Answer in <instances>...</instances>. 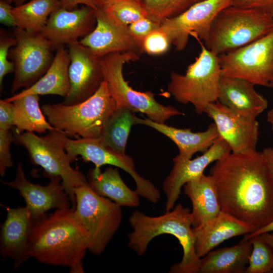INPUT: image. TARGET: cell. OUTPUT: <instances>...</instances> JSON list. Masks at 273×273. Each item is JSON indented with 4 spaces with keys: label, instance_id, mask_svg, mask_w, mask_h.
Masks as SVG:
<instances>
[{
    "label": "cell",
    "instance_id": "obj_28",
    "mask_svg": "<svg viewBox=\"0 0 273 273\" xmlns=\"http://www.w3.org/2000/svg\"><path fill=\"white\" fill-rule=\"evenodd\" d=\"M39 96L27 95L10 102L14 105V126H15L16 132L23 133L25 131L42 133L47 130H58L46 119L39 107Z\"/></svg>",
    "mask_w": 273,
    "mask_h": 273
},
{
    "label": "cell",
    "instance_id": "obj_8",
    "mask_svg": "<svg viewBox=\"0 0 273 273\" xmlns=\"http://www.w3.org/2000/svg\"><path fill=\"white\" fill-rule=\"evenodd\" d=\"M139 58L136 52L114 53L101 57L100 62L104 80L117 108L125 107L134 112L145 114L152 121L165 123L171 117L184 115L176 108L159 103L151 92L137 91L131 87L123 74L126 63Z\"/></svg>",
    "mask_w": 273,
    "mask_h": 273
},
{
    "label": "cell",
    "instance_id": "obj_12",
    "mask_svg": "<svg viewBox=\"0 0 273 273\" xmlns=\"http://www.w3.org/2000/svg\"><path fill=\"white\" fill-rule=\"evenodd\" d=\"M65 149L73 161L80 156L84 161L93 163L97 169H101V166L106 165L122 169L133 179L136 185L135 190L140 196L153 204H156L160 199L159 189L150 180L138 173L132 158L106 146L100 138H79L74 140L68 138Z\"/></svg>",
    "mask_w": 273,
    "mask_h": 273
},
{
    "label": "cell",
    "instance_id": "obj_17",
    "mask_svg": "<svg viewBox=\"0 0 273 273\" xmlns=\"http://www.w3.org/2000/svg\"><path fill=\"white\" fill-rule=\"evenodd\" d=\"M230 152L229 145L220 137L207 151L193 159H182L178 156L174 157L172 168L162 184L166 197L165 211L174 207L181 188L187 183L204 174L209 165Z\"/></svg>",
    "mask_w": 273,
    "mask_h": 273
},
{
    "label": "cell",
    "instance_id": "obj_29",
    "mask_svg": "<svg viewBox=\"0 0 273 273\" xmlns=\"http://www.w3.org/2000/svg\"><path fill=\"white\" fill-rule=\"evenodd\" d=\"M61 7L59 0H31L13 7L11 12L17 27L39 33L45 27L51 14Z\"/></svg>",
    "mask_w": 273,
    "mask_h": 273
},
{
    "label": "cell",
    "instance_id": "obj_40",
    "mask_svg": "<svg viewBox=\"0 0 273 273\" xmlns=\"http://www.w3.org/2000/svg\"><path fill=\"white\" fill-rule=\"evenodd\" d=\"M13 7L6 0H0V22L8 27H17L15 20L12 14Z\"/></svg>",
    "mask_w": 273,
    "mask_h": 273
},
{
    "label": "cell",
    "instance_id": "obj_48",
    "mask_svg": "<svg viewBox=\"0 0 273 273\" xmlns=\"http://www.w3.org/2000/svg\"><path fill=\"white\" fill-rule=\"evenodd\" d=\"M269 13L273 17V8L269 11Z\"/></svg>",
    "mask_w": 273,
    "mask_h": 273
},
{
    "label": "cell",
    "instance_id": "obj_35",
    "mask_svg": "<svg viewBox=\"0 0 273 273\" xmlns=\"http://www.w3.org/2000/svg\"><path fill=\"white\" fill-rule=\"evenodd\" d=\"M160 23L149 17L140 19L128 26L129 31L141 51L144 39L152 32L159 28Z\"/></svg>",
    "mask_w": 273,
    "mask_h": 273
},
{
    "label": "cell",
    "instance_id": "obj_23",
    "mask_svg": "<svg viewBox=\"0 0 273 273\" xmlns=\"http://www.w3.org/2000/svg\"><path fill=\"white\" fill-rule=\"evenodd\" d=\"M138 124L149 126L169 138L178 148L177 156L185 159H191L197 152L204 153L220 138L214 123L200 132H193L191 128H176L149 118H139Z\"/></svg>",
    "mask_w": 273,
    "mask_h": 273
},
{
    "label": "cell",
    "instance_id": "obj_7",
    "mask_svg": "<svg viewBox=\"0 0 273 273\" xmlns=\"http://www.w3.org/2000/svg\"><path fill=\"white\" fill-rule=\"evenodd\" d=\"M201 50L184 74L172 71L168 92L183 104H192L198 114L218 100L221 76L218 56L201 43Z\"/></svg>",
    "mask_w": 273,
    "mask_h": 273
},
{
    "label": "cell",
    "instance_id": "obj_25",
    "mask_svg": "<svg viewBox=\"0 0 273 273\" xmlns=\"http://www.w3.org/2000/svg\"><path fill=\"white\" fill-rule=\"evenodd\" d=\"M70 58L68 50L58 48L54 60L46 73L34 84L19 93L5 99L11 100L27 95H55L65 98L70 89L68 68Z\"/></svg>",
    "mask_w": 273,
    "mask_h": 273
},
{
    "label": "cell",
    "instance_id": "obj_27",
    "mask_svg": "<svg viewBox=\"0 0 273 273\" xmlns=\"http://www.w3.org/2000/svg\"><path fill=\"white\" fill-rule=\"evenodd\" d=\"M90 187L100 196L107 198L120 206L136 207L140 205L139 195L130 189L123 180L117 167L94 168L88 176Z\"/></svg>",
    "mask_w": 273,
    "mask_h": 273
},
{
    "label": "cell",
    "instance_id": "obj_20",
    "mask_svg": "<svg viewBox=\"0 0 273 273\" xmlns=\"http://www.w3.org/2000/svg\"><path fill=\"white\" fill-rule=\"evenodd\" d=\"M95 28L79 40L80 44L99 58L114 53L141 52L128 27L113 22L101 8L95 10Z\"/></svg>",
    "mask_w": 273,
    "mask_h": 273
},
{
    "label": "cell",
    "instance_id": "obj_30",
    "mask_svg": "<svg viewBox=\"0 0 273 273\" xmlns=\"http://www.w3.org/2000/svg\"><path fill=\"white\" fill-rule=\"evenodd\" d=\"M135 113L127 108H117L104 127L100 137L103 144L120 153L125 154L131 127L138 124L139 117Z\"/></svg>",
    "mask_w": 273,
    "mask_h": 273
},
{
    "label": "cell",
    "instance_id": "obj_43",
    "mask_svg": "<svg viewBox=\"0 0 273 273\" xmlns=\"http://www.w3.org/2000/svg\"><path fill=\"white\" fill-rule=\"evenodd\" d=\"M271 232H273V221H271L267 225L264 226L263 228L257 231H256L252 233L248 234H246L244 235V237L242 240V241L247 240L253 236L261 234L264 233Z\"/></svg>",
    "mask_w": 273,
    "mask_h": 273
},
{
    "label": "cell",
    "instance_id": "obj_32",
    "mask_svg": "<svg viewBox=\"0 0 273 273\" xmlns=\"http://www.w3.org/2000/svg\"><path fill=\"white\" fill-rule=\"evenodd\" d=\"M248 240L252 243V249L245 273H272V247L261 234L253 236Z\"/></svg>",
    "mask_w": 273,
    "mask_h": 273
},
{
    "label": "cell",
    "instance_id": "obj_42",
    "mask_svg": "<svg viewBox=\"0 0 273 273\" xmlns=\"http://www.w3.org/2000/svg\"><path fill=\"white\" fill-rule=\"evenodd\" d=\"M261 153L273 181V147L265 148Z\"/></svg>",
    "mask_w": 273,
    "mask_h": 273
},
{
    "label": "cell",
    "instance_id": "obj_15",
    "mask_svg": "<svg viewBox=\"0 0 273 273\" xmlns=\"http://www.w3.org/2000/svg\"><path fill=\"white\" fill-rule=\"evenodd\" d=\"M204 113L213 120L219 136L231 152L242 153L256 150L259 136L256 119L244 117L218 101L209 104Z\"/></svg>",
    "mask_w": 273,
    "mask_h": 273
},
{
    "label": "cell",
    "instance_id": "obj_36",
    "mask_svg": "<svg viewBox=\"0 0 273 273\" xmlns=\"http://www.w3.org/2000/svg\"><path fill=\"white\" fill-rule=\"evenodd\" d=\"M16 44L15 37L1 35L0 39V85L1 90L3 87L4 77L8 74L14 72L15 67L13 62L8 60L10 48Z\"/></svg>",
    "mask_w": 273,
    "mask_h": 273
},
{
    "label": "cell",
    "instance_id": "obj_10",
    "mask_svg": "<svg viewBox=\"0 0 273 273\" xmlns=\"http://www.w3.org/2000/svg\"><path fill=\"white\" fill-rule=\"evenodd\" d=\"M222 76L273 88V29L256 40L218 56Z\"/></svg>",
    "mask_w": 273,
    "mask_h": 273
},
{
    "label": "cell",
    "instance_id": "obj_11",
    "mask_svg": "<svg viewBox=\"0 0 273 273\" xmlns=\"http://www.w3.org/2000/svg\"><path fill=\"white\" fill-rule=\"evenodd\" d=\"M16 44L9 51L15 67L11 88L14 94L20 88H27L38 81L47 71L56 50L52 43L40 33H33L15 27Z\"/></svg>",
    "mask_w": 273,
    "mask_h": 273
},
{
    "label": "cell",
    "instance_id": "obj_44",
    "mask_svg": "<svg viewBox=\"0 0 273 273\" xmlns=\"http://www.w3.org/2000/svg\"><path fill=\"white\" fill-rule=\"evenodd\" d=\"M261 235L265 241L268 243L273 249V233L267 232L261 234Z\"/></svg>",
    "mask_w": 273,
    "mask_h": 273
},
{
    "label": "cell",
    "instance_id": "obj_47",
    "mask_svg": "<svg viewBox=\"0 0 273 273\" xmlns=\"http://www.w3.org/2000/svg\"><path fill=\"white\" fill-rule=\"evenodd\" d=\"M26 0H13V2L15 4V6H19L25 3Z\"/></svg>",
    "mask_w": 273,
    "mask_h": 273
},
{
    "label": "cell",
    "instance_id": "obj_38",
    "mask_svg": "<svg viewBox=\"0 0 273 273\" xmlns=\"http://www.w3.org/2000/svg\"><path fill=\"white\" fill-rule=\"evenodd\" d=\"M14 126V105L12 102L0 101V130H11Z\"/></svg>",
    "mask_w": 273,
    "mask_h": 273
},
{
    "label": "cell",
    "instance_id": "obj_9",
    "mask_svg": "<svg viewBox=\"0 0 273 273\" xmlns=\"http://www.w3.org/2000/svg\"><path fill=\"white\" fill-rule=\"evenodd\" d=\"M75 210L88 233V251L100 256L118 230L122 219L121 207L100 196L89 184L75 189Z\"/></svg>",
    "mask_w": 273,
    "mask_h": 273
},
{
    "label": "cell",
    "instance_id": "obj_24",
    "mask_svg": "<svg viewBox=\"0 0 273 273\" xmlns=\"http://www.w3.org/2000/svg\"><path fill=\"white\" fill-rule=\"evenodd\" d=\"M184 193L191 201L193 228L197 227L212 219L221 211L216 186L209 174H202L187 183Z\"/></svg>",
    "mask_w": 273,
    "mask_h": 273
},
{
    "label": "cell",
    "instance_id": "obj_13",
    "mask_svg": "<svg viewBox=\"0 0 273 273\" xmlns=\"http://www.w3.org/2000/svg\"><path fill=\"white\" fill-rule=\"evenodd\" d=\"M232 4V0H203L181 14L164 20L159 29L167 35L177 51H183L190 36L204 41L214 18Z\"/></svg>",
    "mask_w": 273,
    "mask_h": 273
},
{
    "label": "cell",
    "instance_id": "obj_45",
    "mask_svg": "<svg viewBox=\"0 0 273 273\" xmlns=\"http://www.w3.org/2000/svg\"><path fill=\"white\" fill-rule=\"evenodd\" d=\"M266 120L270 124L273 132V108L268 111Z\"/></svg>",
    "mask_w": 273,
    "mask_h": 273
},
{
    "label": "cell",
    "instance_id": "obj_1",
    "mask_svg": "<svg viewBox=\"0 0 273 273\" xmlns=\"http://www.w3.org/2000/svg\"><path fill=\"white\" fill-rule=\"evenodd\" d=\"M209 174L222 211L255 231L273 221V181L261 152H230L214 162Z\"/></svg>",
    "mask_w": 273,
    "mask_h": 273
},
{
    "label": "cell",
    "instance_id": "obj_33",
    "mask_svg": "<svg viewBox=\"0 0 273 273\" xmlns=\"http://www.w3.org/2000/svg\"><path fill=\"white\" fill-rule=\"evenodd\" d=\"M203 0H143L148 16L161 23L184 12Z\"/></svg>",
    "mask_w": 273,
    "mask_h": 273
},
{
    "label": "cell",
    "instance_id": "obj_3",
    "mask_svg": "<svg viewBox=\"0 0 273 273\" xmlns=\"http://www.w3.org/2000/svg\"><path fill=\"white\" fill-rule=\"evenodd\" d=\"M132 231L128 235V247L139 256L144 255L150 242L155 237L168 234L181 245L183 255L180 262L170 268V273H198L200 258L195 250L191 211L182 204L156 216L135 210L129 217Z\"/></svg>",
    "mask_w": 273,
    "mask_h": 273
},
{
    "label": "cell",
    "instance_id": "obj_37",
    "mask_svg": "<svg viewBox=\"0 0 273 273\" xmlns=\"http://www.w3.org/2000/svg\"><path fill=\"white\" fill-rule=\"evenodd\" d=\"M14 133L11 130H0V175L6 174L7 169L12 166L13 162L10 152Z\"/></svg>",
    "mask_w": 273,
    "mask_h": 273
},
{
    "label": "cell",
    "instance_id": "obj_16",
    "mask_svg": "<svg viewBox=\"0 0 273 273\" xmlns=\"http://www.w3.org/2000/svg\"><path fill=\"white\" fill-rule=\"evenodd\" d=\"M50 179L47 186L31 183L26 178L22 165L19 163L15 179L2 182L19 192L35 222L46 216V212L50 209L69 208L70 206L71 201L62 186L61 178L55 176Z\"/></svg>",
    "mask_w": 273,
    "mask_h": 273
},
{
    "label": "cell",
    "instance_id": "obj_39",
    "mask_svg": "<svg viewBox=\"0 0 273 273\" xmlns=\"http://www.w3.org/2000/svg\"><path fill=\"white\" fill-rule=\"evenodd\" d=\"M232 5L235 7L257 9L267 12L273 8V0H232Z\"/></svg>",
    "mask_w": 273,
    "mask_h": 273
},
{
    "label": "cell",
    "instance_id": "obj_5",
    "mask_svg": "<svg viewBox=\"0 0 273 273\" xmlns=\"http://www.w3.org/2000/svg\"><path fill=\"white\" fill-rule=\"evenodd\" d=\"M272 29L273 17L268 12L231 5L214 18L204 45L219 56L246 46Z\"/></svg>",
    "mask_w": 273,
    "mask_h": 273
},
{
    "label": "cell",
    "instance_id": "obj_4",
    "mask_svg": "<svg viewBox=\"0 0 273 273\" xmlns=\"http://www.w3.org/2000/svg\"><path fill=\"white\" fill-rule=\"evenodd\" d=\"M117 107L104 80L98 90L83 102L72 105L46 104L41 108L51 125L67 135L99 138Z\"/></svg>",
    "mask_w": 273,
    "mask_h": 273
},
{
    "label": "cell",
    "instance_id": "obj_21",
    "mask_svg": "<svg viewBox=\"0 0 273 273\" xmlns=\"http://www.w3.org/2000/svg\"><path fill=\"white\" fill-rule=\"evenodd\" d=\"M254 86L243 78L221 75L217 101L244 117L256 119L267 108L268 102Z\"/></svg>",
    "mask_w": 273,
    "mask_h": 273
},
{
    "label": "cell",
    "instance_id": "obj_18",
    "mask_svg": "<svg viewBox=\"0 0 273 273\" xmlns=\"http://www.w3.org/2000/svg\"><path fill=\"white\" fill-rule=\"evenodd\" d=\"M95 10L83 6L72 10L60 7L50 15L40 33L49 40L56 50L78 41L95 28Z\"/></svg>",
    "mask_w": 273,
    "mask_h": 273
},
{
    "label": "cell",
    "instance_id": "obj_14",
    "mask_svg": "<svg viewBox=\"0 0 273 273\" xmlns=\"http://www.w3.org/2000/svg\"><path fill=\"white\" fill-rule=\"evenodd\" d=\"M68 46L70 58L68 68L70 89L64 101L76 104L92 96L104 81L100 59L78 41Z\"/></svg>",
    "mask_w": 273,
    "mask_h": 273
},
{
    "label": "cell",
    "instance_id": "obj_34",
    "mask_svg": "<svg viewBox=\"0 0 273 273\" xmlns=\"http://www.w3.org/2000/svg\"><path fill=\"white\" fill-rule=\"evenodd\" d=\"M170 44L167 35L158 28L144 39L142 50L149 55H161L168 51Z\"/></svg>",
    "mask_w": 273,
    "mask_h": 273
},
{
    "label": "cell",
    "instance_id": "obj_41",
    "mask_svg": "<svg viewBox=\"0 0 273 273\" xmlns=\"http://www.w3.org/2000/svg\"><path fill=\"white\" fill-rule=\"evenodd\" d=\"M61 7L67 10H72L78 5L89 7L95 10L98 9L94 0H59Z\"/></svg>",
    "mask_w": 273,
    "mask_h": 273
},
{
    "label": "cell",
    "instance_id": "obj_6",
    "mask_svg": "<svg viewBox=\"0 0 273 273\" xmlns=\"http://www.w3.org/2000/svg\"><path fill=\"white\" fill-rule=\"evenodd\" d=\"M49 131L44 136H38L33 132L14 131V142L27 150L31 162L41 166L46 176L61 178L72 207H75V189L88 184V181L82 173L71 165L73 161L65 149L67 134L59 130Z\"/></svg>",
    "mask_w": 273,
    "mask_h": 273
},
{
    "label": "cell",
    "instance_id": "obj_22",
    "mask_svg": "<svg viewBox=\"0 0 273 273\" xmlns=\"http://www.w3.org/2000/svg\"><path fill=\"white\" fill-rule=\"evenodd\" d=\"M195 250L201 258L225 240L255 231L253 226L222 210L217 216L193 228Z\"/></svg>",
    "mask_w": 273,
    "mask_h": 273
},
{
    "label": "cell",
    "instance_id": "obj_2",
    "mask_svg": "<svg viewBox=\"0 0 273 273\" xmlns=\"http://www.w3.org/2000/svg\"><path fill=\"white\" fill-rule=\"evenodd\" d=\"M88 245V233L75 208L59 209L35 222L28 255L40 263L68 267L71 273H83Z\"/></svg>",
    "mask_w": 273,
    "mask_h": 273
},
{
    "label": "cell",
    "instance_id": "obj_19",
    "mask_svg": "<svg viewBox=\"0 0 273 273\" xmlns=\"http://www.w3.org/2000/svg\"><path fill=\"white\" fill-rule=\"evenodd\" d=\"M4 206L7 215L1 226L0 254L3 259H13L15 269L30 258L28 244L35 221L26 206Z\"/></svg>",
    "mask_w": 273,
    "mask_h": 273
},
{
    "label": "cell",
    "instance_id": "obj_31",
    "mask_svg": "<svg viewBox=\"0 0 273 273\" xmlns=\"http://www.w3.org/2000/svg\"><path fill=\"white\" fill-rule=\"evenodd\" d=\"M101 9L113 22L125 27L149 17L144 3L140 0H114Z\"/></svg>",
    "mask_w": 273,
    "mask_h": 273
},
{
    "label": "cell",
    "instance_id": "obj_26",
    "mask_svg": "<svg viewBox=\"0 0 273 273\" xmlns=\"http://www.w3.org/2000/svg\"><path fill=\"white\" fill-rule=\"evenodd\" d=\"M252 249L250 240L211 250L200 258L198 273H244Z\"/></svg>",
    "mask_w": 273,
    "mask_h": 273
},
{
    "label": "cell",
    "instance_id": "obj_49",
    "mask_svg": "<svg viewBox=\"0 0 273 273\" xmlns=\"http://www.w3.org/2000/svg\"><path fill=\"white\" fill-rule=\"evenodd\" d=\"M6 1L10 3H11L12 2H13V0H6Z\"/></svg>",
    "mask_w": 273,
    "mask_h": 273
},
{
    "label": "cell",
    "instance_id": "obj_46",
    "mask_svg": "<svg viewBox=\"0 0 273 273\" xmlns=\"http://www.w3.org/2000/svg\"><path fill=\"white\" fill-rule=\"evenodd\" d=\"M114 0H94L98 8L104 7L105 5L112 2Z\"/></svg>",
    "mask_w": 273,
    "mask_h": 273
}]
</instances>
